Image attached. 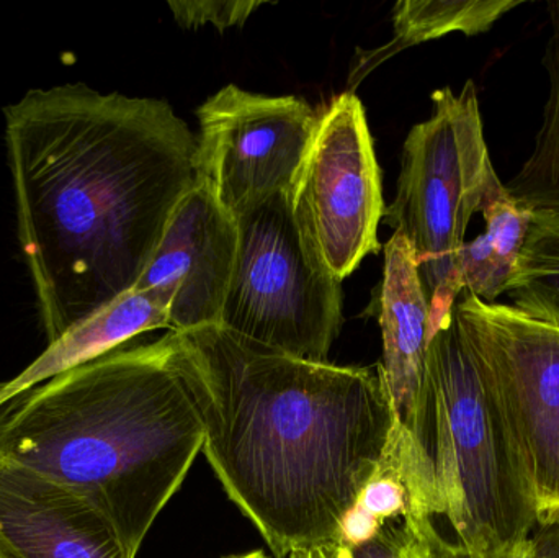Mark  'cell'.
<instances>
[{"instance_id":"obj_15","label":"cell","mask_w":559,"mask_h":558,"mask_svg":"<svg viewBox=\"0 0 559 558\" xmlns=\"http://www.w3.org/2000/svg\"><path fill=\"white\" fill-rule=\"evenodd\" d=\"M524 0H401L393 7V38L380 48L358 49L348 72L347 92L397 52L460 32L481 35Z\"/></svg>"},{"instance_id":"obj_9","label":"cell","mask_w":559,"mask_h":558,"mask_svg":"<svg viewBox=\"0 0 559 558\" xmlns=\"http://www.w3.org/2000/svg\"><path fill=\"white\" fill-rule=\"evenodd\" d=\"M197 117L195 180L235 218L292 193L321 120L295 95L271 97L235 84L212 95Z\"/></svg>"},{"instance_id":"obj_14","label":"cell","mask_w":559,"mask_h":558,"mask_svg":"<svg viewBox=\"0 0 559 558\" xmlns=\"http://www.w3.org/2000/svg\"><path fill=\"white\" fill-rule=\"evenodd\" d=\"M485 233L465 242L460 254L463 290L486 304L508 292L531 228L532 212L519 205L496 169L489 174L481 209Z\"/></svg>"},{"instance_id":"obj_6","label":"cell","mask_w":559,"mask_h":558,"mask_svg":"<svg viewBox=\"0 0 559 558\" xmlns=\"http://www.w3.org/2000/svg\"><path fill=\"white\" fill-rule=\"evenodd\" d=\"M239 249L222 324L311 363H328L342 327L341 282L306 254L280 193L238 216Z\"/></svg>"},{"instance_id":"obj_1","label":"cell","mask_w":559,"mask_h":558,"mask_svg":"<svg viewBox=\"0 0 559 558\" xmlns=\"http://www.w3.org/2000/svg\"><path fill=\"white\" fill-rule=\"evenodd\" d=\"M20 249L49 344L136 287L195 183L197 136L159 98L64 84L3 108Z\"/></svg>"},{"instance_id":"obj_5","label":"cell","mask_w":559,"mask_h":558,"mask_svg":"<svg viewBox=\"0 0 559 558\" xmlns=\"http://www.w3.org/2000/svg\"><path fill=\"white\" fill-rule=\"evenodd\" d=\"M432 114L403 146L396 197L383 219L413 246L430 308V337L463 292L460 254L495 169L475 82L432 94Z\"/></svg>"},{"instance_id":"obj_11","label":"cell","mask_w":559,"mask_h":558,"mask_svg":"<svg viewBox=\"0 0 559 558\" xmlns=\"http://www.w3.org/2000/svg\"><path fill=\"white\" fill-rule=\"evenodd\" d=\"M239 249L238 219L205 183H193L170 213L136 290L174 294L169 330L219 327Z\"/></svg>"},{"instance_id":"obj_25","label":"cell","mask_w":559,"mask_h":558,"mask_svg":"<svg viewBox=\"0 0 559 558\" xmlns=\"http://www.w3.org/2000/svg\"><path fill=\"white\" fill-rule=\"evenodd\" d=\"M226 558H269L262 550H255V553L245 554V556L226 557Z\"/></svg>"},{"instance_id":"obj_2","label":"cell","mask_w":559,"mask_h":558,"mask_svg":"<svg viewBox=\"0 0 559 558\" xmlns=\"http://www.w3.org/2000/svg\"><path fill=\"white\" fill-rule=\"evenodd\" d=\"M177 341L202 452L233 503L275 557L334 547L393 431L378 366L298 359L225 327Z\"/></svg>"},{"instance_id":"obj_19","label":"cell","mask_w":559,"mask_h":558,"mask_svg":"<svg viewBox=\"0 0 559 558\" xmlns=\"http://www.w3.org/2000/svg\"><path fill=\"white\" fill-rule=\"evenodd\" d=\"M269 5L262 0H176L169 2L174 19L183 28H199V26L215 25L219 32L242 26L249 16Z\"/></svg>"},{"instance_id":"obj_10","label":"cell","mask_w":559,"mask_h":558,"mask_svg":"<svg viewBox=\"0 0 559 558\" xmlns=\"http://www.w3.org/2000/svg\"><path fill=\"white\" fill-rule=\"evenodd\" d=\"M370 311L380 323L383 353L377 366L393 412V431L384 455L409 491V514L432 518L439 514V507L427 389L430 308L413 246L400 233H393L384 245L383 278Z\"/></svg>"},{"instance_id":"obj_4","label":"cell","mask_w":559,"mask_h":558,"mask_svg":"<svg viewBox=\"0 0 559 558\" xmlns=\"http://www.w3.org/2000/svg\"><path fill=\"white\" fill-rule=\"evenodd\" d=\"M437 507L460 544L485 556L528 539L534 490L501 405L455 311L427 347Z\"/></svg>"},{"instance_id":"obj_17","label":"cell","mask_w":559,"mask_h":558,"mask_svg":"<svg viewBox=\"0 0 559 558\" xmlns=\"http://www.w3.org/2000/svg\"><path fill=\"white\" fill-rule=\"evenodd\" d=\"M508 294L522 313L559 328V213L532 212Z\"/></svg>"},{"instance_id":"obj_22","label":"cell","mask_w":559,"mask_h":558,"mask_svg":"<svg viewBox=\"0 0 559 558\" xmlns=\"http://www.w3.org/2000/svg\"><path fill=\"white\" fill-rule=\"evenodd\" d=\"M534 541L537 544L538 558H559V523L542 526Z\"/></svg>"},{"instance_id":"obj_16","label":"cell","mask_w":559,"mask_h":558,"mask_svg":"<svg viewBox=\"0 0 559 558\" xmlns=\"http://www.w3.org/2000/svg\"><path fill=\"white\" fill-rule=\"evenodd\" d=\"M551 33L545 51L550 92L535 147L508 187L528 212L559 213V2L547 5Z\"/></svg>"},{"instance_id":"obj_13","label":"cell","mask_w":559,"mask_h":558,"mask_svg":"<svg viewBox=\"0 0 559 558\" xmlns=\"http://www.w3.org/2000/svg\"><path fill=\"white\" fill-rule=\"evenodd\" d=\"M173 300V292L164 288H133L121 295L107 308L72 328L61 340L49 344L15 379L2 383L0 405L124 346L140 334L169 328Z\"/></svg>"},{"instance_id":"obj_12","label":"cell","mask_w":559,"mask_h":558,"mask_svg":"<svg viewBox=\"0 0 559 558\" xmlns=\"http://www.w3.org/2000/svg\"><path fill=\"white\" fill-rule=\"evenodd\" d=\"M0 558H134L87 497L0 455Z\"/></svg>"},{"instance_id":"obj_20","label":"cell","mask_w":559,"mask_h":558,"mask_svg":"<svg viewBox=\"0 0 559 558\" xmlns=\"http://www.w3.org/2000/svg\"><path fill=\"white\" fill-rule=\"evenodd\" d=\"M328 550L332 558H430L424 541L404 521L401 524L391 521L367 543L335 544Z\"/></svg>"},{"instance_id":"obj_23","label":"cell","mask_w":559,"mask_h":558,"mask_svg":"<svg viewBox=\"0 0 559 558\" xmlns=\"http://www.w3.org/2000/svg\"><path fill=\"white\" fill-rule=\"evenodd\" d=\"M288 558H332L328 549L322 547H312V549L293 550Z\"/></svg>"},{"instance_id":"obj_7","label":"cell","mask_w":559,"mask_h":558,"mask_svg":"<svg viewBox=\"0 0 559 558\" xmlns=\"http://www.w3.org/2000/svg\"><path fill=\"white\" fill-rule=\"evenodd\" d=\"M453 311L514 436L537 524H558L559 328L469 294Z\"/></svg>"},{"instance_id":"obj_18","label":"cell","mask_w":559,"mask_h":558,"mask_svg":"<svg viewBox=\"0 0 559 558\" xmlns=\"http://www.w3.org/2000/svg\"><path fill=\"white\" fill-rule=\"evenodd\" d=\"M411 511L409 491L390 459L384 458L373 472L357 503L342 524L337 544L358 546L377 536L388 523L404 520Z\"/></svg>"},{"instance_id":"obj_21","label":"cell","mask_w":559,"mask_h":558,"mask_svg":"<svg viewBox=\"0 0 559 558\" xmlns=\"http://www.w3.org/2000/svg\"><path fill=\"white\" fill-rule=\"evenodd\" d=\"M404 523L413 527L414 533L424 541L429 549L430 558H538L537 544L534 537L522 541L518 546L502 553L485 556V554L475 553L462 544H450L437 533L432 524V518L427 517H406Z\"/></svg>"},{"instance_id":"obj_8","label":"cell","mask_w":559,"mask_h":558,"mask_svg":"<svg viewBox=\"0 0 559 558\" xmlns=\"http://www.w3.org/2000/svg\"><path fill=\"white\" fill-rule=\"evenodd\" d=\"M293 219L316 269L345 281L380 251L381 170L364 105L354 92L332 98L289 193Z\"/></svg>"},{"instance_id":"obj_24","label":"cell","mask_w":559,"mask_h":558,"mask_svg":"<svg viewBox=\"0 0 559 558\" xmlns=\"http://www.w3.org/2000/svg\"><path fill=\"white\" fill-rule=\"evenodd\" d=\"M0 387H2V385H0ZM22 396H19V399L10 400V402H7V403H3V405H0V422H2V419L5 418V416L9 415V413L12 412L13 408H15L16 403H19L20 400H22Z\"/></svg>"},{"instance_id":"obj_3","label":"cell","mask_w":559,"mask_h":558,"mask_svg":"<svg viewBox=\"0 0 559 558\" xmlns=\"http://www.w3.org/2000/svg\"><path fill=\"white\" fill-rule=\"evenodd\" d=\"M203 441L176 331L41 383L0 422V455L81 491L134 558Z\"/></svg>"}]
</instances>
